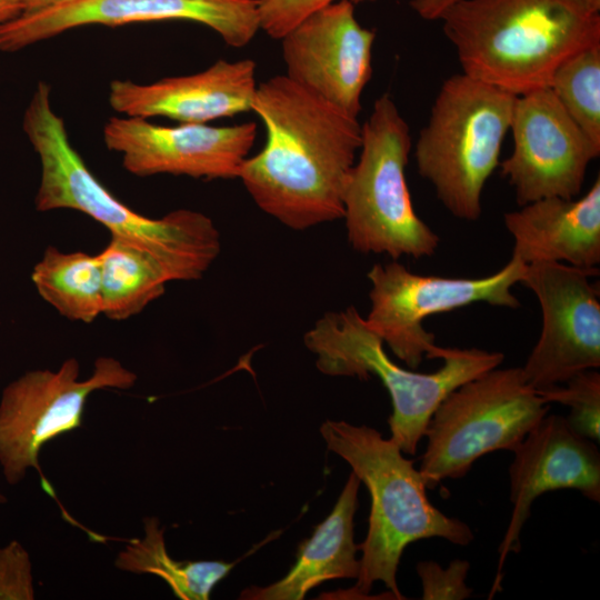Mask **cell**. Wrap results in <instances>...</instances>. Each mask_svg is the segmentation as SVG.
Masks as SVG:
<instances>
[{
  "mask_svg": "<svg viewBox=\"0 0 600 600\" xmlns=\"http://www.w3.org/2000/svg\"><path fill=\"white\" fill-rule=\"evenodd\" d=\"M21 13L19 0H0V24Z\"/></svg>",
  "mask_w": 600,
  "mask_h": 600,
  "instance_id": "29",
  "label": "cell"
},
{
  "mask_svg": "<svg viewBox=\"0 0 600 600\" xmlns=\"http://www.w3.org/2000/svg\"><path fill=\"white\" fill-rule=\"evenodd\" d=\"M257 87L254 61L218 60L201 72L148 84L114 80L109 103L127 117L208 123L251 111Z\"/></svg>",
  "mask_w": 600,
  "mask_h": 600,
  "instance_id": "17",
  "label": "cell"
},
{
  "mask_svg": "<svg viewBox=\"0 0 600 600\" xmlns=\"http://www.w3.org/2000/svg\"><path fill=\"white\" fill-rule=\"evenodd\" d=\"M33 599L31 561L18 541L0 549V600Z\"/></svg>",
  "mask_w": 600,
  "mask_h": 600,
  "instance_id": "27",
  "label": "cell"
},
{
  "mask_svg": "<svg viewBox=\"0 0 600 600\" xmlns=\"http://www.w3.org/2000/svg\"><path fill=\"white\" fill-rule=\"evenodd\" d=\"M457 0H410V8L424 20H437L439 13ZM600 9V0H587Z\"/></svg>",
  "mask_w": 600,
  "mask_h": 600,
  "instance_id": "28",
  "label": "cell"
},
{
  "mask_svg": "<svg viewBox=\"0 0 600 600\" xmlns=\"http://www.w3.org/2000/svg\"><path fill=\"white\" fill-rule=\"evenodd\" d=\"M526 266L511 257L490 276L458 278L418 274L397 260L377 263L368 272L371 306L364 321L394 356L410 369H417L423 358L441 359L446 350L423 328L426 318L477 302L519 308L520 302L511 290L519 283Z\"/></svg>",
  "mask_w": 600,
  "mask_h": 600,
  "instance_id": "9",
  "label": "cell"
},
{
  "mask_svg": "<svg viewBox=\"0 0 600 600\" xmlns=\"http://www.w3.org/2000/svg\"><path fill=\"white\" fill-rule=\"evenodd\" d=\"M549 88L586 136L600 147V43L562 61Z\"/></svg>",
  "mask_w": 600,
  "mask_h": 600,
  "instance_id": "23",
  "label": "cell"
},
{
  "mask_svg": "<svg viewBox=\"0 0 600 600\" xmlns=\"http://www.w3.org/2000/svg\"><path fill=\"white\" fill-rule=\"evenodd\" d=\"M31 281L38 294L68 320L91 323L102 314L98 254L48 246L32 268Z\"/></svg>",
  "mask_w": 600,
  "mask_h": 600,
  "instance_id": "20",
  "label": "cell"
},
{
  "mask_svg": "<svg viewBox=\"0 0 600 600\" xmlns=\"http://www.w3.org/2000/svg\"><path fill=\"white\" fill-rule=\"evenodd\" d=\"M521 368H493L454 389L431 416L419 472L427 489L464 477L482 456L512 451L548 413Z\"/></svg>",
  "mask_w": 600,
  "mask_h": 600,
  "instance_id": "8",
  "label": "cell"
},
{
  "mask_svg": "<svg viewBox=\"0 0 600 600\" xmlns=\"http://www.w3.org/2000/svg\"><path fill=\"white\" fill-rule=\"evenodd\" d=\"M252 121L213 127L208 123L154 124L139 117H111L103 127L107 148L118 152L123 168L138 177L188 176L238 178L254 143Z\"/></svg>",
  "mask_w": 600,
  "mask_h": 600,
  "instance_id": "14",
  "label": "cell"
},
{
  "mask_svg": "<svg viewBox=\"0 0 600 600\" xmlns=\"http://www.w3.org/2000/svg\"><path fill=\"white\" fill-rule=\"evenodd\" d=\"M22 128L41 166L34 199L38 211L70 209L87 214L112 238L154 258L171 281L200 279L219 256L220 234L206 214L178 209L151 219L117 199L71 144L63 120L52 109L50 86L46 82L38 83Z\"/></svg>",
  "mask_w": 600,
  "mask_h": 600,
  "instance_id": "2",
  "label": "cell"
},
{
  "mask_svg": "<svg viewBox=\"0 0 600 600\" xmlns=\"http://www.w3.org/2000/svg\"><path fill=\"white\" fill-rule=\"evenodd\" d=\"M517 96L452 74L442 83L414 147L419 174L456 218L477 221L483 188L500 164Z\"/></svg>",
  "mask_w": 600,
  "mask_h": 600,
  "instance_id": "6",
  "label": "cell"
},
{
  "mask_svg": "<svg viewBox=\"0 0 600 600\" xmlns=\"http://www.w3.org/2000/svg\"><path fill=\"white\" fill-rule=\"evenodd\" d=\"M169 20L204 24L234 48L260 30L258 0H68L0 24V51H18L81 26Z\"/></svg>",
  "mask_w": 600,
  "mask_h": 600,
  "instance_id": "13",
  "label": "cell"
},
{
  "mask_svg": "<svg viewBox=\"0 0 600 600\" xmlns=\"http://www.w3.org/2000/svg\"><path fill=\"white\" fill-rule=\"evenodd\" d=\"M320 433L327 448L351 467L371 498L367 537L359 544L362 557L357 582L340 593L342 598H367L373 583L381 581L393 599H404L397 571L407 546L430 538L458 546L471 543V528L429 501L419 470L390 438L364 424L333 420L323 422Z\"/></svg>",
  "mask_w": 600,
  "mask_h": 600,
  "instance_id": "4",
  "label": "cell"
},
{
  "mask_svg": "<svg viewBox=\"0 0 600 600\" xmlns=\"http://www.w3.org/2000/svg\"><path fill=\"white\" fill-rule=\"evenodd\" d=\"M266 143L238 178L256 204L288 228L343 217V193L361 146V124L284 76L258 84L252 109Z\"/></svg>",
  "mask_w": 600,
  "mask_h": 600,
  "instance_id": "1",
  "label": "cell"
},
{
  "mask_svg": "<svg viewBox=\"0 0 600 600\" xmlns=\"http://www.w3.org/2000/svg\"><path fill=\"white\" fill-rule=\"evenodd\" d=\"M337 0H258L260 29L280 40L313 11ZM353 4L376 0H350Z\"/></svg>",
  "mask_w": 600,
  "mask_h": 600,
  "instance_id": "26",
  "label": "cell"
},
{
  "mask_svg": "<svg viewBox=\"0 0 600 600\" xmlns=\"http://www.w3.org/2000/svg\"><path fill=\"white\" fill-rule=\"evenodd\" d=\"M512 256L524 264L559 262L584 270L600 263V177L579 199L542 198L506 212Z\"/></svg>",
  "mask_w": 600,
  "mask_h": 600,
  "instance_id": "18",
  "label": "cell"
},
{
  "mask_svg": "<svg viewBox=\"0 0 600 600\" xmlns=\"http://www.w3.org/2000/svg\"><path fill=\"white\" fill-rule=\"evenodd\" d=\"M547 402L570 408L566 418L580 436L596 443L600 439V373L596 369L577 373L562 384L538 391Z\"/></svg>",
  "mask_w": 600,
  "mask_h": 600,
  "instance_id": "24",
  "label": "cell"
},
{
  "mask_svg": "<svg viewBox=\"0 0 600 600\" xmlns=\"http://www.w3.org/2000/svg\"><path fill=\"white\" fill-rule=\"evenodd\" d=\"M512 151L500 162L518 206L576 198L597 147L572 120L549 87L517 96L510 128Z\"/></svg>",
  "mask_w": 600,
  "mask_h": 600,
  "instance_id": "12",
  "label": "cell"
},
{
  "mask_svg": "<svg viewBox=\"0 0 600 600\" xmlns=\"http://www.w3.org/2000/svg\"><path fill=\"white\" fill-rule=\"evenodd\" d=\"M584 270L559 262L526 266L519 281L540 304L542 326L522 374L540 391L600 367V293Z\"/></svg>",
  "mask_w": 600,
  "mask_h": 600,
  "instance_id": "11",
  "label": "cell"
},
{
  "mask_svg": "<svg viewBox=\"0 0 600 600\" xmlns=\"http://www.w3.org/2000/svg\"><path fill=\"white\" fill-rule=\"evenodd\" d=\"M470 563L454 559L443 568L438 562L424 560L417 563L422 584L423 600H461L471 597L472 589L466 583Z\"/></svg>",
  "mask_w": 600,
  "mask_h": 600,
  "instance_id": "25",
  "label": "cell"
},
{
  "mask_svg": "<svg viewBox=\"0 0 600 600\" xmlns=\"http://www.w3.org/2000/svg\"><path fill=\"white\" fill-rule=\"evenodd\" d=\"M509 468L511 517L499 546L490 597L501 589L502 568L520 550V534L534 500L549 491L572 489L600 501V452L597 443L577 433L566 417L546 414L512 450Z\"/></svg>",
  "mask_w": 600,
  "mask_h": 600,
  "instance_id": "16",
  "label": "cell"
},
{
  "mask_svg": "<svg viewBox=\"0 0 600 600\" xmlns=\"http://www.w3.org/2000/svg\"><path fill=\"white\" fill-rule=\"evenodd\" d=\"M66 1L68 0H19L21 13L43 10Z\"/></svg>",
  "mask_w": 600,
  "mask_h": 600,
  "instance_id": "30",
  "label": "cell"
},
{
  "mask_svg": "<svg viewBox=\"0 0 600 600\" xmlns=\"http://www.w3.org/2000/svg\"><path fill=\"white\" fill-rule=\"evenodd\" d=\"M304 344L324 374L380 379L392 403L390 439L407 454L416 453L431 416L450 392L499 367L504 358L497 351L446 348L438 370L403 369L388 357L384 343L354 307L326 313L304 334Z\"/></svg>",
  "mask_w": 600,
  "mask_h": 600,
  "instance_id": "5",
  "label": "cell"
},
{
  "mask_svg": "<svg viewBox=\"0 0 600 600\" xmlns=\"http://www.w3.org/2000/svg\"><path fill=\"white\" fill-rule=\"evenodd\" d=\"M101 266L102 314L123 321L160 298L171 279L150 254L110 237L98 253Z\"/></svg>",
  "mask_w": 600,
  "mask_h": 600,
  "instance_id": "21",
  "label": "cell"
},
{
  "mask_svg": "<svg viewBox=\"0 0 600 600\" xmlns=\"http://www.w3.org/2000/svg\"><path fill=\"white\" fill-rule=\"evenodd\" d=\"M286 76L357 117L372 77L376 31L362 27L350 0H337L296 24L281 39Z\"/></svg>",
  "mask_w": 600,
  "mask_h": 600,
  "instance_id": "15",
  "label": "cell"
},
{
  "mask_svg": "<svg viewBox=\"0 0 600 600\" xmlns=\"http://www.w3.org/2000/svg\"><path fill=\"white\" fill-rule=\"evenodd\" d=\"M79 374V362L70 358L57 371H28L3 389L0 464L8 483H18L29 468H34L43 491L57 499L39 464L42 447L81 427L87 400L93 391L129 389L137 381L132 371L111 357L98 358L88 379L80 380Z\"/></svg>",
  "mask_w": 600,
  "mask_h": 600,
  "instance_id": "10",
  "label": "cell"
},
{
  "mask_svg": "<svg viewBox=\"0 0 600 600\" xmlns=\"http://www.w3.org/2000/svg\"><path fill=\"white\" fill-rule=\"evenodd\" d=\"M144 537L132 539L118 554L116 566L134 573H152L182 600H207L214 586L237 561H178L167 551L163 532L154 517L144 519Z\"/></svg>",
  "mask_w": 600,
  "mask_h": 600,
  "instance_id": "22",
  "label": "cell"
},
{
  "mask_svg": "<svg viewBox=\"0 0 600 600\" xmlns=\"http://www.w3.org/2000/svg\"><path fill=\"white\" fill-rule=\"evenodd\" d=\"M411 144L409 124L382 94L361 126L359 156L343 193L342 218L354 250L393 260L436 253L440 238L417 214L406 180Z\"/></svg>",
  "mask_w": 600,
  "mask_h": 600,
  "instance_id": "7",
  "label": "cell"
},
{
  "mask_svg": "<svg viewBox=\"0 0 600 600\" xmlns=\"http://www.w3.org/2000/svg\"><path fill=\"white\" fill-rule=\"evenodd\" d=\"M4 501H6L4 496H2V494L0 493V503H2V502H4Z\"/></svg>",
  "mask_w": 600,
  "mask_h": 600,
  "instance_id": "31",
  "label": "cell"
},
{
  "mask_svg": "<svg viewBox=\"0 0 600 600\" xmlns=\"http://www.w3.org/2000/svg\"><path fill=\"white\" fill-rule=\"evenodd\" d=\"M437 20L462 73L513 96L549 87L562 61L600 43L587 0H457Z\"/></svg>",
  "mask_w": 600,
  "mask_h": 600,
  "instance_id": "3",
  "label": "cell"
},
{
  "mask_svg": "<svg viewBox=\"0 0 600 600\" xmlns=\"http://www.w3.org/2000/svg\"><path fill=\"white\" fill-rule=\"evenodd\" d=\"M359 478L351 472L332 511L299 546L297 561L280 580L267 587H248L239 599L301 600L309 590L334 579H357L360 549L354 542Z\"/></svg>",
  "mask_w": 600,
  "mask_h": 600,
  "instance_id": "19",
  "label": "cell"
}]
</instances>
